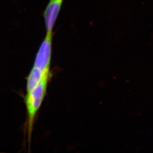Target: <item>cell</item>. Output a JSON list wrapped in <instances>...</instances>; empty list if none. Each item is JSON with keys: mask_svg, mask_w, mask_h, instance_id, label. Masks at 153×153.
Instances as JSON below:
<instances>
[{"mask_svg": "<svg viewBox=\"0 0 153 153\" xmlns=\"http://www.w3.org/2000/svg\"><path fill=\"white\" fill-rule=\"evenodd\" d=\"M48 74H50V73L43 72L40 69L33 66L27 77L26 92L31 91V90L35 88L39 84L44 77Z\"/></svg>", "mask_w": 153, "mask_h": 153, "instance_id": "4", "label": "cell"}, {"mask_svg": "<svg viewBox=\"0 0 153 153\" xmlns=\"http://www.w3.org/2000/svg\"><path fill=\"white\" fill-rule=\"evenodd\" d=\"M53 35V32H46L45 37L38 50L34 62L33 66L44 73L50 72Z\"/></svg>", "mask_w": 153, "mask_h": 153, "instance_id": "2", "label": "cell"}, {"mask_svg": "<svg viewBox=\"0 0 153 153\" xmlns=\"http://www.w3.org/2000/svg\"><path fill=\"white\" fill-rule=\"evenodd\" d=\"M64 0H50L44 11V18L46 32H53Z\"/></svg>", "mask_w": 153, "mask_h": 153, "instance_id": "3", "label": "cell"}, {"mask_svg": "<svg viewBox=\"0 0 153 153\" xmlns=\"http://www.w3.org/2000/svg\"><path fill=\"white\" fill-rule=\"evenodd\" d=\"M50 74H46L35 88L26 92L25 102L27 111L28 136L30 142L33 123L46 96Z\"/></svg>", "mask_w": 153, "mask_h": 153, "instance_id": "1", "label": "cell"}]
</instances>
